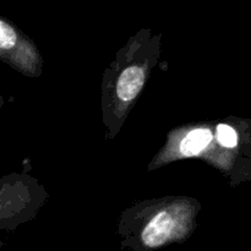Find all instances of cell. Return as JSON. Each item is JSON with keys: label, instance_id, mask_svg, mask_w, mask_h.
I'll use <instances>...</instances> for the list:
<instances>
[{"label": "cell", "instance_id": "cell-4", "mask_svg": "<svg viewBox=\"0 0 251 251\" xmlns=\"http://www.w3.org/2000/svg\"><path fill=\"white\" fill-rule=\"evenodd\" d=\"M17 44V33L14 27L0 19V51H9Z\"/></svg>", "mask_w": 251, "mask_h": 251}, {"label": "cell", "instance_id": "cell-3", "mask_svg": "<svg viewBox=\"0 0 251 251\" xmlns=\"http://www.w3.org/2000/svg\"><path fill=\"white\" fill-rule=\"evenodd\" d=\"M212 132L208 129H196L189 132L180 144V151L184 156H196L210 145Z\"/></svg>", "mask_w": 251, "mask_h": 251}, {"label": "cell", "instance_id": "cell-1", "mask_svg": "<svg viewBox=\"0 0 251 251\" xmlns=\"http://www.w3.org/2000/svg\"><path fill=\"white\" fill-rule=\"evenodd\" d=\"M173 229V218L167 212H159L150 221L142 232V243L147 248H158L164 245L171 238Z\"/></svg>", "mask_w": 251, "mask_h": 251}, {"label": "cell", "instance_id": "cell-5", "mask_svg": "<svg viewBox=\"0 0 251 251\" xmlns=\"http://www.w3.org/2000/svg\"><path fill=\"white\" fill-rule=\"evenodd\" d=\"M217 140L221 145L228 149H233L238 144V135L229 125L221 124L217 127Z\"/></svg>", "mask_w": 251, "mask_h": 251}, {"label": "cell", "instance_id": "cell-2", "mask_svg": "<svg viewBox=\"0 0 251 251\" xmlns=\"http://www.w3.org/2000/svg\"><path fill=\"white\" fill-rule=\"evenodd\" d=\"M145 82V73L140 66H130L120 75L117 93L122 100H131L141 91Z\"/></svg>", "mask_w": 251, "mask_h": 251}]
</instances>
